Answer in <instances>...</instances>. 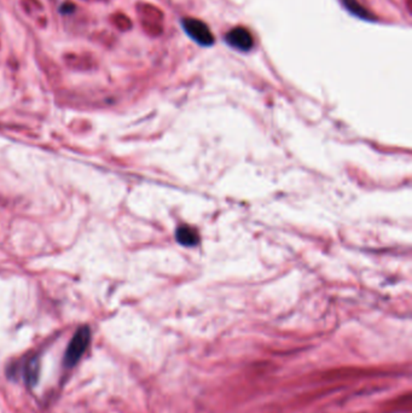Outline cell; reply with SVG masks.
Masks as SVG:
<instances>
[{
    "label": "cell",
    "mask_w": 412,
    "mask_h": 413,
    "mask_svg": "<svg viewBox=\"0 0 412 413\" xmlns=\"http://www.w3.org/2000/svg\"><path fill=\"white\" fill-rule=\"evenodd\" d=\"M90 341L91 330L88 326H81L76 330V333L74 334L72 339H70L69 344H68L67 349H65L64 359H63V364L65 367L72 369L80 361L85 352L87 351Z\"/></svg>",
    "instance_id": "obj_1"
},
{
    "label": "cell",
    "mask_w": 412,
    "mask_h": 413,
    "mask_svg": "<svg viewBox=\"0 0 412 413\" xmlns=\"http://www.w3.org/2000/svg\"><path fill=\"white\" fill-rule=\"evenodd\" d=\"M182 26L185 33L201 46L207 47L214 44V35L205 22L196 19H184Z\"/></svg>",
    "instance_id": "obj_2"
},
{
    "label": "cell",
    "mask_w": 412,
    "mask_h": 413,
    "mask_svg": "<svg viewBox=\"0 0 412 413\" xmlns=\"http://www.w3.org/2000/svg\"><path fill=\"white\" fill-rule=\"evenodd\" d=\"M225 40L230 46L240 50V51H248L253 47V38L249 30L243 27H237L231 29L225 35Z\"/></svg>",
    "instance_id": "obj_3"
},
{
    "label": "cell",
    "mask_w": 412,
    "mask_h": 413,
    "mask_svg": "<svg viewBox=\"0 0 412 413\" xmlns=\"http://www.w3.org/2000/svg\"><path fill=\"white\" fill-rule=\"evenodd\" d=\"M23 374L28 386L34 387L37 384L38 377H39V361H38V358H32L25 362Z\"/></svg>",
    "instance_id": "obj_4"
},
{
    "label": "cell",
    "mask_w": 412,
    "mask_h": 413,
    "mask_svg": "<svg viewBox=\"0 0 412 413\" xmlns=\"http://www.w3.org/2000/svg\"><path fill=\"white\" fill-rule=\"evenodd\" d=\"M343 5L346 6V9L350 12H352L354 16L359 17L362 20H372L371 19V15L369 14L365 10V7H363L357 0H342Z\"/></svg>",
    "instance_id": "obj_5"
},
{
    "label": "cell",
    "mask_w": 412,
    "mask_h": 413,
    "mask_svg": "<svg viewBox=\"0 0 412 413\" xmlns=\"http://www.w3.org/2000/svg\"><path fill=\"white\" fill-rule=\"evenodd\" d=\"M178 242L184 245H194L197 243V235L189 227H179L177 231Z\"/></svg>",
    "instance_id": "obj_6"
}]
</instances>
